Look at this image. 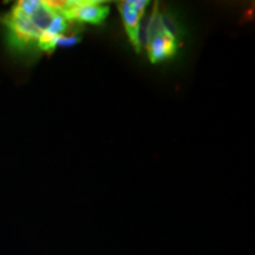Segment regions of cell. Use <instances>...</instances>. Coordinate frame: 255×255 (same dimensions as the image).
<instances>
[{"instance_id":"1","label":"cell","mask_w":255,"mask_h":255,"mask_svg":"<svg viewBox=\"0 0 255 255\" xmlns=\"http://www.w3.org/2000/svg\"><path fill=\"white\" fill-rule=\"evenodd\" d=\"M9 49L18 55L51 53L57 41L69 33L71 23L51 1L21 0L0 19Z\"/></svg>"},{"instance_id":"2","label":"cell","mask_w":255,"mask_h":255,"mask_svg":"<svg viewBox=\"0 0 255 255\" xmlns=\"http://www.w3.org/2000/svg\"><path fill=\"white\" fill-rule=\"evenodd\" d=\"M178 38L165 26L162 12L156 4L145 31V47L151 63L171 59L177 51Z\"/></svg>"},{"instance_id":"3","label":"cell","mask_w":255,"mask_h":255,"mask_svg":"<svg viewBox=\"0 0 255 255\" xmlns=\"http://www.w3.org/2000/svg\"><path fill=\"white\" fill-rule=\"evenodd\" d=\"M55 8L69 21L76 24L100 25L109 15V6L98 0H71V1H51Z\"/></svg>"},{"instance_id":"4","label":"cell","mask_w":255,"mask_h":255,"mask_svg":"<svg viewBox=\"0 0 255 255\" xmlns=\"http://www.w3.org/2000/svg\"><path fill=\"white\" fill-rule=\"evenodd\" d=\"M149 2L144 0H126L119 2V9L122 15L124 28H126L130 43L137 52L141 51V39H139V25Z\"/></svg>"}]
</instances>
